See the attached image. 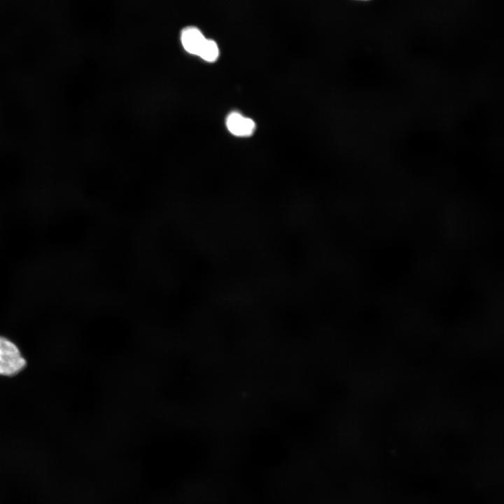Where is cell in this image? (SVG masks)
I'll use <instances>...</instances> for the list:
<instances>
[{
  "label": "cell",
  "instance_id": "6da1fadb",
  "mask_svg": "<svg viewBox=\"0 0 504 504\" xmlns=\"http://www.w3.org/2000/svg\"><path fill=\"white\" fill-rule=\"evenodd\" d=\"M26 364L18 347L7 337L0 335V375H16Z\"/></svg>",
  "mask_w": 504,
  "mask_h": 504
},
{
  "label": "cell",
  "instance_id": "7a4b0ae2",
  "mask_svg": "<svg viewBox=\"0 0 504 504\" xmlns=\"http://www.w3.org/2000/svg\"><path fill=\"white\" fill-rule=\"evenodd\" d=\"M226 126L230 133L241 137L251 135L255 129V124L252 119L238 112H232L228 115L226 118Z\"/></svg>",
  "mask_w": 504,
  "mask_h": 504
},
{
  "label": "cell",
  "instance_id": "3957f363",
  "mask_svg": "<svg viewBox=\"0 0 504 504\" xmlns=\"http://www.w3.org/2000/svg\"><path fill=\"white\" fill-rule=\"evenodd\" d=\"M205 40L202 32L196 27H187L181 31L182 46L190 54L197 55Z\"/></svg>",
  "mask_w": 504,
  "mask_h": 504
},
{
  "label": "cell",
  "instance_id": "277c9868",
  "mask_svg": "<svg viewBox=\"0 0 504 504\" xmlns=\"http://www.w3.org/2000/svg\"><path fill=\"white\" fill-rule=\"evenodd\" d=\"M197 56L206 62H215L219 56L217 43L214 40L206 38Z\"/></svg>",
  "mask_w": 504,
  "mask_h": 504
}]
</instances>
